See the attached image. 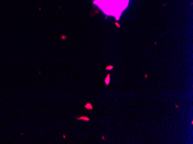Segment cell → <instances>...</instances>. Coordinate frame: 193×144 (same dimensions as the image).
Returning a JSON list of instances; mask_svg holds the SVG:
<instances>
[{
	"mask_svg": "<svg viewBox=\"0 0 193 144\" xmlns=\"http://www.w3.org/2000/svg\"><path fill=\"white\" fill-rule=\"evenodd\" d=\"M129 0H95V4L106 14L120 17L122 11L127 8Z\"/></svg>",
	"mask_w": 193,
	"mask_h": 144,
	"instance_id": "6da1fadb",
	"label": "cell"
}]
</instances>
